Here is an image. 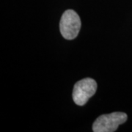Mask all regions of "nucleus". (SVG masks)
<instances>
[{"label":"nucleus","mask_w":132,"mask_h":132,"mask_svg":"<svg viewBox=\"0 0 132 132\" xmlns=\"http://www.w3.org/2000/svg\"><path fill=\"white\" fill-rule=\"evenodd\" d=\"M127 114L124 112H112L103 114L97 118L93 125L94 132H114L118 126L127 120Z\"/></svg>","instance_id":"obj_1"},{"label":"nucleus","mask_w":132,"mask_h":132,"mask_svg":"<svg viewBox=\"0 0 132 132\" xmlns=\"http://www.w3.org/2000/svg\"><path fill=\"white\" fill-rule=\"evenodd\" d=\"M81 24L80 18L74 10H66L60 22V30L62 37L66 40H73L80 31Z\"/></svg>","instance_id":"obj_2"},{"label":"nucleus","mask_w":132,"mask_h":132,"mask_svg":"<svg viewBox=\"0 0 132 132\" xmlns=\"http://www.w3.org/2000/svg\"><path fill=\"white\" fill-rule=\"evenodd\" d=\"M97 82L91 78H85L77 81L73 87V99L78 106H84L97 90Z\"/></svg>","instance_id":"obj_3"}]
</instances>
